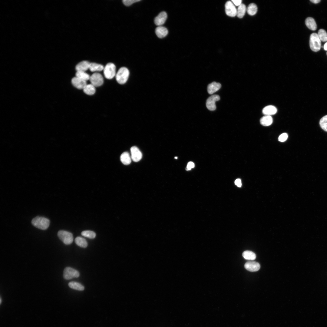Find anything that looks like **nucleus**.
Returning <instances> with one entry per match:
<instances>
[{"mask_svg": "<svg viewBox=\"0 0 327 327\" xmlns=\"http://www.w3.org/2000/svg\"><path fill=\"white\" fill-rule=\"evenodd\" d=\"M50 223V220L48 219L39 216L34 218L31 221V223L34 226L42 230L47 229Z\"/></svg>", "mask_w": 327, "mask_h": 327, "instance_id": "obj_1", "label": "nucleus"}, {"mask_svg": "<svg viewBox=\"0 0 327 327\" xmlns=\"http://www.w3.org/2000/svg\"><path fill=\"white\" fill-rule=\"evenodd\" d=\"M129 72L127 68L123 67L120 68L116 74V81L120 84H125L128 80Z\"/></svg>", "mask_w": 327, "mask_h": 327, "instance_id": "obj_2", "label": "nucleus"}, {"mask_svg": "<svg viewBox=\"0 0 327 327\" xmlns=\"http://www.w3.org/2000/svg\"><path fill=\"white\" fill-rule=\"evenodd\" d=\"M321 45V41L318 34L315 33H312L309 40V45L311 49L314 51H318L320 49Z\"/></svg>", "mask_w": 327, "mask_h": 327, "instance_id": "obj_3", "label": "nucleus"}, {"mask_svg": "<svg viewBox=\"0 0 327 327\" xmlns=\"http://www.w3.org/2000/svg\"><path fill=\"white\" fill-rule=\"evenodd\" d=\"M57 235L59 239L66 245L70 244L73 241V235L69 232L64 230H59L58 233Z\"/></svg>", "mask_w": 327, "mask_h": 327, "instance_id": "obj_4", "label": "nucleus"}, {"mask_svg": "<svg viewBox=\"0 0 327 327\" xmlns=\"http://www.w3.org/2000/svg\"><path fill=\"white\" fill-rule=\"evenodd\" d=\"M104 74L105 77L111 79L116 75V67L113 63L107 64L104 69Z\"/></svg>", "mask_w": 327, "mask_h": 327, "instance_id": "obj_5", "label": "nucleus"}, {"mask_svg": "<svg viewBox=\"0 0 327 327\" xmlns=\"http://www.w3.org/2000/svg\"><path fill=\"white\" fill-rule=\"evenodd\" d=\"M80 275L79 272L72 268L68 267L64 269L63 276L66 280H69L74 278H78Z\"/></svg>", "mask_w": 327, "mask_h": 327, "instance_id": "obj_6", "label": "nucleus"}, {"mask_svg": "<svg viewBox=\"0 0 327 327\" xmlns=\"http://www.w3.org/2000/svg\"><path fill=\"white\" fill-rule=\"evenodd\" d=\"M91 84L95 87L102 85L104 83V79L102 75L100 73H95L91 76L90 79Z\"/></svg>", "mask_w": 327, "mask_h": 327, "instance_id": "obj_7", "label": "nucleus"}, {"mask_svg": "<svg viewBox=\"0 0 327 327\" xmlns=\"http://www.w3.org/2000/svg\"><path fill=\"white\" fill-rule=\"evenodd\" d=\"M220 99L219 96L216 94L212 95L208 97L206 102V106L207 109L211 111L215 110L216 108V102L219 100Z\"/></svg>", "mask_w": 327, "mask_h": 327, "instance_id": "obj_8", "label": "nucleus"}, {"mask_svg": "<svg viewBox=\"0 0 327 327\" xmlns=\"http://www.w3.org/2000/svg\"><path fill=\"white\" fill-rule=\"evenodd\" d=\"M225 12L229 16L234 17L236 15L237 9L232 1L227 2L225 5Z\"/></svg>", "mask_w": 327, "mask_h": 327, "instance_id": "obj_9", "label": "nucleus"}, {"mask_svg": "<svg viewBox=\"0 0 327 327\" xmlns=\"http://www.w3.org/2000/svg\"><path fill=\"white\" fill-rule=\"evenodd\" d=\"M131 158L135 162L140 161L142 157V154L139 149L136 146H133L130 148Z\"/></svg>", "mask_w": 327, "mask_h": 327, "instance_id": "obj_10", "label": "nucleus"}, {"mask_svg": "<svg viewBox=\"0 0 327 327\" xmlns=\"http://www.w3.org/2000/svg\"><path fill=\"white\" fill-rule=\"evenodd\" d=\"M244 267L246 270L249 271L255 272L259 269L260 265L257 262L254 261H249L245 263Z\"/></svg>", "mask_w": 327, "mask_h": 327, "instance_id": "obj_11", "label": "nucleus"}, {"mask_svg": "<svg viewBox=\"0 0 327 327\" xmlns=\"http://www.w3.org/2000/svg\"><path fill=\"white\" fill-rule=\"evenodd\" d=\"M71 83L75 87L79 89H83L87 84L86 81L82 80L76 77L72 78L71 80Z\"/></svg>", "mask_w": 327, "mask_h": 327, "instance_id": "obj_12", "label": "nucleus"}, {"mask_svg": "<svg viewBox=\"0 0 327 327\" xmlns=\"http://www.w3.org/2000/svg\"><path fill=\"white\" fill-rule=\"evenodd\" d=\"M167 18V13L165 12H161L155 18V24L158 26H161L164 23Z\"/></svg>", "mask_w": 327, "mask_h": 327, "instance_id": "obj_13", "label": "nucleus"}, {"mask_svg": "<svg viewBox=\"0 0 327 327\" xmlns=\"http://www.w3.org/2000/svg\"><path fill=\"white\" fill-rule=\"evenodd\" d=\"M221 87V84L219 83L213 82L208 84L207 90L208 93L212 94L217 91Z\"/></svg>", "mask_w": 327, "mask_h": 327, "instance_id": "obj_14", "label": "nucleus"}, {"mask_svg": "<svg viewBox=\"0 0 327 327\" xmlns=\"http://www.w3.org/2000/svg\"><path fill=\"white\" fill-rule=\"evenodd\" d=\"M90 63L87 61H81L76 65L75 69L77 71L85 72L89 69Z\"/></svg>", "mask_w": 327, "mask_h": 327, "instance_id": "obj_15", "label": "nucleus"}, {"mask_svg": "<svg viewBox=\"0 0 327 327\" xmlns=\"http://www.w3.org/2000/svg\"><path fill=\"white\" fill-rule=\"evenodd\" d=\"M155 33L157 36L160 38L165 37L168 34L167 29L161 26H158L155 29Z\"/></svg>", "mask_w": 327, "mask_h": 327, "instance_id": "obj_16", "label": "nucleus"}, {"mask_svg": "<svg viewBox=\"0 0 327 327\" xmlns=\"http://www.w3.org/2000/svg\"><path fill=\"white\" fill-rule=\"evenodd\" d=\"M276 108L274 106L270 105L264 107L263 110V113L265 115L271 116L275 114L277 112Z\"/></svg>", "mask_w": 327, "mask_h": 327, "instance_id": "obj_17", "label": "nucleus"}, {"mask_svg": "<svg viewBox=\"0 0 327 327\" xmlns=\"http://www.w3.org/2000/svg\"><path fill=\"white\" fill-rule=\"evenodd\" d=\"M306 26L310 29L315 30L317 28V25L314 19L312 17L307 18L305 21Z\"/></svg>", "mask_w": 327, "mask_h": 327, "instance_id": "obj_18", "label": "nucleus"}, {"mask_svg": "<svg viewBox=\"0 0 327 327\" xmlns=\"http://www.w3.org/2000/svg\"><path fill=\"white\" fill-rule=\"evenodd\" d=\"M131 158L129 154L126 152L123 153L120 157L121 161L124 165L130 164L131 162Z\"/></svg>", "mask_w": 327, "mask_h": 327, "instance_id": "obj_19", "label": "nucleus"}, {"mask_svg": "<svg viewBox=\"0 0 327 327\" xmlns=\"http://www.w3.org/2000/svg\"><path fill=\"white\" fill-rule=\"evenodd\" d=\"M260 121L262 125L267 126L270 125L272 124L273 120L271 116L265 115L260 119Z\"/></svg>", "mask_w": 327, "mask_h": 327, "instance_id": "obj_20", "label": "nucleus"}, {"mask_svg": "<svg viewBox=\"0 0 327 327\" xmlns=\"http://www.w3.org/2000/svg\"><path fill=\"white\" fill-rule=\"evenodd\" d=\"M104 69L103 66L101 64L95 63H90L89 69L92 72L100 71Z\"/></svg>", "mask_w": 327, "mask_h": 327, "instance_id": "obj_21", "label": "nucleus"}, {"mask_svg": "<svg viewBox=\"0 0 327 327\" xmlns=\"http://www.w3.org/2000/svg\"><path fill=\"white\" fill-rule=\"evenodd\" d=\"M246 11V5L242 3L240 5L238 6L237 9L236 15L239 18H241L244 15Z\"/></svg>", "mask_w": 327, "mask_h": 327, "instance_id": "obj_22", "label": "nucleus"}, {"mask_svg": "<svg viewBox=\"0 0 327 327\" xmlns=\"http://www.w3.org/2000/svg\"><path fill=\"white\" fill-rule=\"evenodd\" d=\"M257 7L254 3H251L249 5L246 9L248 14L251 16L255 15L257 11Z\"/></svg>", "mask_w": 327, "mask_h": 327, "instance_id": "obj_23", "label": "nucleus"}, {"mask_svg": "<svg viewBox=\"0 0 327 327\" xmlns=\"http://www.w3.org/2000/svg\"><path fill=\"white\" fill-rule=\"evenodd\" d=\"M83 90L86 94L88 95L94 94L96 91L95 87L91 84H87Z\"/></svg>", "mask_w": 327, "mask_h": 327, "instance_id": "obj_24", "label": "nucleus"}, {"mask_svg": "<svg viewBox=\"0 0 327 327\" xmlns=\"http://www.w3.org/2000/svg\"><path fill=\"white\" fill-rule=\"evenodd\" d=\"M75 243L79 246L83 248H86L88 246V243L86 240L84 238L78 236L75 239Z\"/></svg>", "mask_w": 327, "mask_h": 327, "instance_id": "obj_25", "label": "nucleus"}, {"mask_svg": "<svg viewBox=\"0 0 327 327\" xmlns=\"http://www.w3.org/2000/svg\"><path fill=\"white\" fill-rule=\"evenodd\" d=\"M242 256L244 259L249 260H253L256 257V255L254 253L249 250H246L243 252L242 253Z\"/></svg>", "mask_w": 327, "mask_h": 327, "instance_id": "obj_26", "label": "nucleus"}, {"mask_svg": "<svg viewBox=\"0 0 327 327\" xmlns=\"http://www.w3.org/2000/svg\"><path fill=\"white\" fill-rule=\"evenodd\" d=\"M68 285L71 288L79 291H83L84 288L81 284L75 282H71L69 283Z\"/></svg>", "mask_w": 327, "mask_h": 327, "instance_id": "obj_27", "label": "nucleus"}, {"mask_svg": "<svg viewBox=\"0 0 327 327\" xmlns=\"http://www.w3.org/2000/svg\"><path fill=\"white\" fill-rule=\"evenodd\" d=\"M76 77L85 81L90 80V76L84 71H77L75 74Z\"/></svg>", "mask_w": 327, "mask_h": 327, "instance_id": "obj_28", "label": "nucleus"}, {"mask_svg": "<svg viewBox=\"0 0 327 327\" xmlns=\"http://www.w3.org/2000/svg\"><path fill=\"white\" fill-rule=\"evenodd\" d=\"M318 35L321 41H327V33L325 30L322 29H319L318 31Z\"/></svg>", "mask_w": 327, "mask_h": 327, "instance_id": "obj_29", "label": "nucleus"}, {"mask_svg": "<svg viewBox=\"0 0 327 327\" xmlns=\"http://www.w3.org/2000/svg\"><path fill=\"white\" fill-rule=\"evenodd\" d=\"M82 236L91 239L95 238L96 234L95 232L91 230H85L81 233Z\"/></svg>", "mask_w": 327, "mask_h": 327, "instance_id": "obj_30", "label": "nucleus"}, {"mask_svg": "<svg viewBox=\"0 0 327 327\" xmlns=\"http://www.w3.org/2000/svg\"><path fill=\"white\" fill-rule=\"evenodd\" d=\"M319 124L323 130L327 132V115L321 118L320 120Z\"/></svg>", "mask_w": 327, "mask_h": 327, "instance_id": "obj_31", "label": "nucleus"}, {"mask_svg": "<svg viewBox=\"0 0 327 327\" xmlns=\"http://www.w3.org/2000/svg\"><path fill=\"white\" fill-rule=\"evenodd\" d=\"M140 1V0H124L123 2L125 5L129 6L134 3Z\"/></svg>", "mask_w": 327, "mask_h": 327, "instance_id": "obj_32", "label": "nucleus"}, {"mask_svg": "<svg viewBox=\"0 0 327 327\" xmlns=\"http://www.w3.org/2000/svg\"><path fill=\"white\" fill-rule=\"evenodd\" d=\"M288 137V134L286 133H282L279 137V140L280 142H284L287 140Z\"/></svg>", "mask_w": 327, "mask_h": 327, "instance_id": "obj_33", "label": "nucleus"}, {"mask_svg": "<svg viewBox=\"0 0 327 327\" xmlns=\"http://www.w3.org/2000/svg\"><path fill=\"white\" fill-rule=\"evenodd\" d=\"M194 167V164L192 162H190L188 163L187 165V170H190L191 169V168H193Z\"/></svg>", "mask_w": 327, "mask_h": 327, "instance_id": "obj_34", "label": "nucleus"}, {"mask_svg": "<svg viewBox=\"0 0 327 327\" xmlns=\"http://www.w3.org/2000/svg\"><path fill=\"white\" fill-rule=\"evenodd\" d=\"M231 1L233 4L236 6H239L242 4V1L241 0H232Z\"/></svg>", "mask_w": 327, "mask_h": 327, "instance_id": "obj_35", "label": "nucleus"}, {"mask_svg": "<svg viewBox=\"0 0 327 327\" xmlns=\"http://www.w3.org/2000/svg\"><path fill=\"white\" fill-rule=\"evenodd\" d=\"M235 184L238 187H240L241 186L242 183L240 179H237L235 181Z\"/></svg>", "mask_w": 327, "mask_h": 327, "instance_id": "obj_36", "label": "nucleus"}, {"mask_svg": "<svg viewBox=\"0 0 327 327\" xmlns=\"http://www.w3.org/2000/svg\"><path fill=\"white\" fill-rule=\"evenodd\" d=\"M310 1L314 4H317L320 2V0H311Z\"/></svg>", "mask_w": 327, "mask_h": 327, "instance_id": "obj_37", "label": "nucleus"}, {"mask_svg": "<svg viewBox=\"0 0 327 327\" xmlns=\"http://www.w3.org/2000/svg\"><path fill=\"white\" fill-rule=\"evenodd\" d=\"M323 48L325 50L327 51V42L324 44Z\"/></svg>", "mask_w": 327, "mask_h": 327, "instance_id": "obj_38", "label": "nucleus"}, {"mask_svg": "<svg viewBox=\"0 0 327 327\" xmlns=\"http://www.w3.org/2000/svg\"><path fill=\"white\" fill-rule=\"evenodd\" d=\"M1 301H2V300H1V298H0V304H1Z\"/></svg>", "mask_w": 327, "mask_h": 327, "instance_id": "obj_39", "label": "nucleus"}, {"mask_svg": "<svg viewBox=\"0 0 327 327\" xmlns=\"http://www.w3.org/2000/svg\"><path fill=\"white\" fill-rule=\"evenodd\" d=\"M177 157H175V159H177Z\"/></svg>", "mask_w": 327, "mask_h": 327, "instance_id": "obj_40", "label": "nucleus"}, {"mask_svg": "<svg viewBox=\"0 0 327 327\" xmlns=\"http://www.w3.org/2000/svg\"><path fill=\"white\" fill-rule=\"evenodd\" d=\"M326 54H327V53H326Z\"/></svg>", "mask_w": 327, "mask_h": 327, "instance_id": "obj_41", "label": "nucleus"}]
</instances>
